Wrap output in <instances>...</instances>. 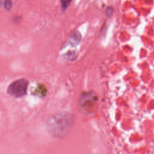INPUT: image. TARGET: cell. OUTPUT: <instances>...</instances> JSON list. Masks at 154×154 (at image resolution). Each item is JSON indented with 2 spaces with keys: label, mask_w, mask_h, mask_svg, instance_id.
Wrapping results in <instances>:
<instances>
[{
  "label": "cell",
  "mask_w": 154,
  "mask_h": 154,
  "mask_svg": "<svg viewBox=\"0 0 154 154\" xmlns=\"http://www.w3.org/2000/svg\"><path fill=\"white\" fill-rule=\"evenodd\" d=\"M47 94V88L43 84H38L32 92V94L39 97H43Z\"/></svg>",
  "instance_id": "obj_4"
},
{
  "label": "cell",
  "mask_w": 154,
  "mask_h": 154,
  "mask_svg": "<svg viewBox=\"0 0 154 154\" xmlns=\"http://www.w3.org/2000/svg\"><path fill=\"white\" fill-rule=\"evenodd\" d=\"M72 0H60L61 8L63 11H65L70 5Z\"/></svg>",
  "instance_id": "obj_7"
},
{
  "label": "cell",
  "mask_w": 154,
  "mask_h": 154,
  "mask_svg": "<svg viewBox=\"0 0 154 154\" xmlns=\"http://www.w3.org/2000/svg\"><path fill=\"white\" fill-rule=\"evenodd\" d=\"M97 102L96 93L93 91H84L79 96L78 104L81 112L89 115L94 112Z\"/></svg>",
  "instance_id": "obj_2"
},
{
  "label": "cell",
  "mask_w": 154,
  "mask_h": 154,
  "mask_svg": "<svg viewBox=\"0 0 154 154\" xmlns=\"http://www.w3.org/2000/svg\"><path fill=\"white\" fill-rule=\"evenodd\" d=\"M0 7H3L6 10H10L12 7L11 0H0Z\"/></svg>",
  "instance_id": "obj_6"
},
{
  "label": "cell",
  "mask_w": 154,
  "mask_h": 154,
  "mask_svg": "<svg viewBox=\"0 0 154 154\" xmlns=\"http://www.w3.org/2000/svg\"><path fill=\"white\" fill-rule=\"evenodd\" d=\"M113 11V8H112V7H109L108 8H107L106 10V14L108 17H110L112 15Z\"/></svg>",
  "instance_id": "obj_8"
},
{
  "label": "cell",
  "mask_w": 154,
  "mask_h": 154,
  "mask_svg": "<svg viewBox=\"0 0 154 154\" xmlns=\"http://www.w3.org/2000/svg\"><path fill=\"white\" fill-rule=\"evenodd\" d=\"M74 122L73 115L67 111H62L52 116L47 122L49 134L55 139H61L69 134Z\"/></svg>",
  "instance_id": "obj_1"
},
{
  "label": "cell",
  "mask_w": 154,
  "mask_h": 154,
  "mask_svg": "<svg viewBox=\"0 0 154 154\" xmlns=\"http://www.w3.org/2000/svg\"><path fill=\"white\" fill-rule=\"evenodd\" d=\"M29 84L28 79L25 78L16 79L9 84L7 93L13 97L21 98L26 94Z\"/></svg>",
  "instance_id": "obj_3"
},
{
  "label": "cell",
  "mask_w": 154,
  "mask_h": 154,
  "mask_svg": "<svg viewBox=\"0 0 154 154\" xmlns=\"http://www.w3.org/2000/svg\"><path fill=\"white\" fill-rule=\"evenodd\" d=\"M81 40V35L79 31H75L69 39V44L72 46H75L76 45L79 44Z\"/></svg>",
  "instance_id": "obj_5"
}]
</instances>
